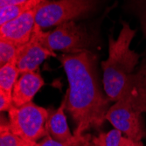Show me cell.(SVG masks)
<instances>
[{"label": "cell", "mask_w": 146, "mask_h": 146, "mask_svg": "<svg viewBox=\"0 0 146 146\" xmlns=\"http://www.w3.org/2000/svg\"><path fill=\"white\" fill-rule=\"evenodd\" d=\"M67 74V110L76 123L74 136L87 129L101 127L106 120L110 98L101 89L97 72V57L89 50L59 57Z\"/></svg>", "instance_id": "obj_1"}, {"label": "cell", "mask_w": 146, "mask_h": 146, "mask_svg": "<svg viewBox=\"0 0 146 146\" xmlns=\"http://www.w3.org/2000/svg\"><path fill=\"white\" fill-rule=\"evenodd\" d=\"M136 66L131 61H102L103 88L110 101L127 102L135 110L146 113V84L133 74Z\"/></svg>", "instance_id": "obj_2"}, {"label": "cell", "mask_w": 146, "mask_h": 146, "mask_svg": "<svg viewBox=\"0 0 146 146\" xmlns=\"http://www.w3.org/2000/svg\"><path fill=\"white\" fill-rule=\"evenodd\" d=\"M11 130L22 139L32 143L47 135L48 110L28 102L20 107L12 105L8 110Z\"/></svg>", "instance_id": "obj_3"}, {"label": "cell", "mask_w": 146, "mask_h": 146, "mask_svg": "<svg viewBox=\"0 0 146 146\" xmlns=\"http://www.w3.org/2000/svg\"><path fill=\"white\" fill-rule=\"evenodd\" d=\"M96 0H54L38 6L36 24L41 28L57 26L88 16L95 9Z\"/></svg>", "instance_id": "obj_4"}, {"label": "cell", "mask_w": 146, "mask_h": 146, "mask_svg": "<svg viewBox=\"0 0 146 146\" xmlns=\"http://www.w3.org/2000/svg\"><path fill=\"white\" fill-rule=\"evenodd\" d=\"M46 42L52 51L75 54L89 50L93 38L83 25L69 21L57 25L54 31L47 32Z\"/></svg>", "instance_id": "obj_5"}, {"label": "cell", "mask_w": 146, "mask_h": 146, "mask_svg": "<svg viewBox=\"0 0 146 146\" xmlns=\"http://www.w3.org/2000/svg\"><path fill=\"white\" fill-rule=\"evenodd\" d=\"M51 56H55V54L46 42V33L36 24L31 38L19 47L16 57L17 67L20 74L33 72Z\"/></svg>", "instance_id": "obj_6"}, {"label": "cell", "mask_w": 146, "mask_h": 146, "mask_svg": "<svg viewBox=\"0 0 146 146\" xmlns=\"http://www.w3.org/2000/svg\"><path fill=\"white\" fill-rule=\"evenodd\" d=\"M106 120L134 142H139L146 136L142 113L127 102H115L106 115Z\"/></svg>", "instance_id": "obj_7"}, {"label": "cell", "mask_w": 146, "mask_h": 146, "mask_svg": "<svg viewBox=\"0 0 146 146\" xmlns=\"http://www.w3.org/2000/svg\"><path fill=\"white\" fill-rule=\"evenodd\" d=\"M38 6L25 11L18 18L0 25V38L11 41L18 46L25 45L33 33Z\"/></svg>", "instance_id": "obj_8"}, {"label": "cell", "mask_w": 146, "mask_h": 146, "mask_svg": "<svg viewBox=\"0 0 146 146\" xmlns=\"http://www.w3.org/2000/svg\"><path fill=\"white\" fill-rule=\"evenodd\" d=\"M12 89V101L16 107L31 102L45 82L43 78L35 71L20 74Z\"/></svg>", "instance_id": "obj_9"}, {"label": "cell", "mask_w": 146, "mask_h": 146, "mask_svg": "<svg viewBox=\"0 0 146 146\" xmlns=\"http://www.w3.org/2000/svg\"><path fill=\"white\" fill-rule=\"evenodd\" d=\"M66 109H67V95L65 96L59 109L49 116L46 123L47 134L54 140L60 143L68 142L74 137L67 123V117L64 112Z\"/></svg>", "instance_id": "obj_10"}, {"label": "cell", "mask_w": 146, "mask_h": 146, "mask_svg": "<svg viewBox=\"0 0 146 146\" xmlns=\"http://www.w3.org/2000/svg\"><path fill=\"white\" fill-rule=\"evenodd\" d=\"M20 72L17 67L16 60H12L0 68V90L12 94V89L17 82Z\"/></svg>", "instance_id": "obj_11"}, {"label": "cell", "mask_w": 146, "mask_h": 146, "mask_svg": "<svg viewBox=\"0 0 146 146\" xmlns=\"http://www.w3.org/2000/svg\"><path fill=\"white\" fill-rule=\"evenodd\" d=\"M36 143L26 142L11 130L9 122H1L0 146H35Z\"/></svg>", "instance_id": "obj_12"}, {"label": "cell", "mask_w": 146, "mask_h": 146, "mask_svg": "<svg viewBox=\"0 0 146 146\" xmlns=\"http://www.w3.org/2000/svg\"><path fill=\"white\" fill-rule=\"evenodd\" d=\"M29 3L30 2L27 1L22 5H7L5 7H1V9H0V25H3L18 18L25 11L34 9Z\"/></svg>", "instance_id": "obj_13"}, {"label": "cell", "mask_w": 146, "mask_h": 146, "mask_svg": "<svg viewBox=\"0 0 146 146\" xmlns=\"http://www.w3.org/2000/svg\"><path fill=\"white\" fill-rule=\"evenodd\" d=\"M19 47L15 43L0 38V65L4 66L16 60Z\"/></svg>", "instance_id": "obj_14"}, {"label": "cell", "mask_w": 146, "mask_h": 146, "mask_svg": "<svg viewBox=\"0 0 146 146\" xmlns=\"http://www.w3.org/2000/svg\"><path fill=\"white\" fill-rule=\"evenodd\" d=\"M82 137V136L74 135V137L70 139L69 141L65 142V143H60V142L54 140L49 134H47L40 143H36L35 146H74L81 141Z\"/></svg>", "instance_id": "obj_15"}, {"label": "cell", "mask_w": 146, "mask_h": 146, "mask_svg": "<svg viewBox=\"0 0 146 146\" xmlns=\"http://www.w3.org/2000/svg\"><path fill=\"white\" fill-rule=\"evenodd\" d=\"M101 136L103 146H119L122 138V131L115 129L108 133H101Z\"/></svg>", "instance_id": "obj_16"}, {"label": "cell", "mask_w": 146, "mask_h": 146, "mask_svg": "<svg viewBox=\"0 0 146 146\" xmlns=\"http://www.w3.org/2000/svg\"><path fill=\"white\" fill-rule=\"evenodd\" d=\"M74 146H103L101 134L97 137H93L89 134H83L78 143Z\"/></svg>", "instance_id": "obj_17"}, {"label": "cell", "mask_w": 146, "mask_h": 146, "mask_svg": "<svg viewBox=\"0 0 146 146\" xmlns=\"http://www.w3.org/2000/svg\"><path fill=\"white\" fill-rule=\"evenodd\" d=\"M13 104L12 94L0 90V110L1 112L8 111Z\"/></svg>", "instance_id": "obj_18"}, {"label": "cell", "mask_w": 146, "mask_h": 146, "mask_svg": "<svg viewBox=\"0 0 146 146\" xmlns=\"http://www.w3.org/2000/svg\"><path fill=\"white\" fill-rule=\"evenodd\" d=\"M29 0H0V6L5 7L7 5H22L26 3Z\"/></svg>", "instance_id": "obj_19"}, {"label": "cell", "mask_w": 146, "mask_h": 146, "mask_svg": "<svg viewBox=\"0 0 146 146\" xmlns=\"http://www.w3.org/2000/svg\"><path fill=\"white\" fill-rule=\"evenodd\" d=\"M137 74L139 75L140 79L143 82V83L146 84V59H144V60L143 61L141 67Z\"/></svg>", "instance_id": "obj_20"}, {"label": "cell", "mask_w": 146, "mask_h": 146, "mask_svg": "<svg viewBox=\"0 0 146 146\" xmlns=\"http://www.w3.org/2000/svg\"><path fill=\"white\" fill-rule=\"evenodd\" d=\"M119 146H136V142L129 139V137H122L120 141V145Z\"/></svg>", "instance_id": "obj_21"}, {"label": "cell", "mask_w": 146, "mask_h": 146, "mask_svg": "<svg viewBox=\"0 0 146 146\" xmlns=\"http://www.w3.org/2000/svg\"><path fill=\"white\" fill-rule=\"evenodd\" d=\"M141 22H142V29H143V36L146 38V10H145L143 15L141 19Z\"/></svg>", "instance_id": "obj_22"}, {"label": "cell", "mask_w": 146, "mask_h": 146, "mask_svg": "<svg viewBox=\"0 0 146 146\" xmlns=\"http://www.w3.org/2000/svg\"><path fill=\"white\" fill-rule=\"evenodd\" d=\"M136 146H143V144L142 143L141 141H139V142H136Z\"/></svg>", "instance_id": "obj_23"}]
</instances>
